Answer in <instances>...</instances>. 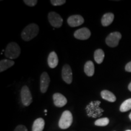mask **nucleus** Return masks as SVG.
<instances>
[{"label":"nucleus","mask_w":131,"mask_h":131,"mask_svg":"<svg viewBox=\"0 0 131 131\" xmlns=\"http://www.w3.org/2000/svg\"><path fill=\"white\" fill-rule=\"evenodd\" d=\"M39 32V27L37 24L32 23L27 26L21 33L22 39L25 41H29L37 37Z\"/></svg>","instance_id":"nucleus-1"},{"label":"nucleus","mask_w":131,"mask_h":131,"mask_svg":"<svg viewBox=\"0 0 131 131\" xmlns=\"http://www.w3.org/2000/svg\"><path fill=\"white\" fill-rule=\"evenodd\" d=\"M21 53V49L19 45L15 42H10L5 50V56L7 58L14 60L17 58Z\"/></svg>","instance_id":"nucleus-2"},{"label":"nucleus","mask_w":131,"mask_h":131,"mask_svg":"<svg viewBox=\"0 0 131 131\" xmlns=\"http://www.w3.org/2000/svg\"><path fill=\"white\" fill-rule=\"evenodd\" d=\"M73 122V116L72 113L69 111H65L62 114L59 120V127L62 129H66L71 126Z\"/></svg>","instance_id":"nucleus-3"},{"label":"nucleus","mask_w":131,"mask_h":131,"mask_svg":"<svg viewBox=\"0 0 131 131\" xmlns=\"http://www.w3.org/2000/svg\"><path fill=\"white\" fill-rule=\"evenodd\" d=\"M122 38V34L118 32L111 33L106 38V43L108 46L115 47L118 45L119 40Z\"/></svg>","instance_id":"nucleus-4"},{"label":"nucleus","mask_w":131,"mask_h":131,"mask_svg":"<svg viewBox=\"0 0 131 131\" xmlns=\"http://www.w3.org/2000/svg\"><path fill=\"white\" fill-rule=\"evenodd\" d=\"M21 98L23 104L25 106H29L32 102V96L30 90L27 86L22 88L21 91Z\"/></svg>","instance_id":"nucleus-5"},{"label":"nucleus","mask_w":131,"mask_h":131,"mask_svg":"<svg viewBox=\"0 0 131 131\" xmlns=\"http://www.w3.org/2000/svg\"><path fill=\"white\" fill-rule=\"evenodd\" d=\"M48 19L50 24L54 27L59 28L63 24V18L60 15L55 12H50L48 14Z\"/></svg>","instance_id":"nucleus-6"},{"label":"nucleus","mask_w":131,"mask_h":131,"mask_svg":"<svg viewBox=\"0 0 131 131\" xmlns=\"http://www.w3.org/2000/svg\"><path fill=\"white\" fill-rule=\"evenodd\" d=\"M61 76L63 80L67 84H71L72 82V71L68 64H66L62 69Z\"/></svg>","instance_id":"nucleus-7"},{"label":"nucleus","mask_w":131,"mask_h":131,"mask_svg":"<svg viewBox=\"0 0 131 131\" xmlns=\"http://www.w3.org/2000/svg\"><path fill=\"white\" fill-rule=\"evenodd\" d=\"M91 35V32L89 29L86 27L80 29L76 30L74 33V37L75 38L80 40H86L89 38Z\"/></svg>","instance_id":"nucleus-8"},{"label":"nucleus","mask_w":131,"mask_h":131,"mask_svg":"<svg viewBox=\"0 0 131 131\" xmlns=\"http://www.w3.org/2000/svg\"><path fill=\"white\" fill-rule=\"evenodd\" d=\"M84 18L83 17L79 15H75L69 16L68 19V23L69 26L72 27H77L81 26L84 23Z\"/></svg>","instance_id":"nucleus-9"},{"label":"nucleus","mask_w":131,"mask_h":131,"mask_svg":"<svg viewBox=\"0 0 131 131\" xmlns=\"http://www.w3.org/2000/svg\"><path fill=\"white\" fill-rule=\"evenodd\" d=\"M50 80L48 73L43 72L40 77V91L41 93H46L50 84Z\"/></svg>","instance_id":"nucleus-10"},{"label":"nucleus","mask_w":131,"mask_h":131,"mask_svg":"<svg viewBox=\"0 0 131 131\" xmlns=\"http://www.w3.org/2000/svg\"><path fill=\"white\" fill-rule=\"evenodd\" d=\"M53 103L55 106L58 107H62L67 104L68 100L63 95L60 93H55L53 95Z\"/></svg>","instance_id":"nucleus-11"},{"label":"nucleus","mask_w":131,"mask_h":131,"mask_svg":"<svg viewBox=\"0 0 131 131\" xmlns=\"http://www.w3.org/2000/svg\"><path fill=\"white\" fill-rule=\"evenodd\" d=\"M47 63L50 68L53 69L57 66L58 64V58L55 52H52L49 53L48 58H47Z\"/></svg>","instance_id":"nucleus-12"},{"label":"nucleus","mask_w":131,"mask_h":131,"mask_svg":"<svg viewBox=\"0 0 131 131\" xmlns=\"http://www.w3.org/2000/svg\"><path fill=\"white\" fill-rule=\"evenodd\" d=\"M45 122L41 118L36 119L32 126V131H42L45 128Z\"/></svg>","instance_id":"nucleus-13"},{"label":"nucleus","mask_w":131,"mask_h":131,"mask_svg":"<svg viewBox=\"0 0 131 131\" xmlns=\"http://www.w3.org/2000/svg\"><path fill=\"white\" fill-rule=\"evenodd\" d=\"M114 19V15L112 13H107L103 16L101 18V24L104 27H107L112 24Z\"/></svg>","instance_id":"nucleus-14"},{"label":"nucleus","mask_w":131,"mask_h":131,"mask_svg":"<svg viewBox=\"0 0 131 131\" xmlns=\"http://www.w3.org/2000/svg\"><path fill=\"white\" fill-rule=\"evenodd\" d=\"M84 72L88 77H92L95 72L94 64L92 61H87L84 65Z\"/></svg>","instance_id":"nucleus-15"},{"label":"nucleus","mask_w":131,"mask_h":131,"mask_svg":"<svg viewBox=\"0 0 131 131\" xmlns=\"http://www.w3.org/2000/svg\"><path fill=\"white\" fill-rule=\"evenodd\" d=\"M101 96L103 99L109 101V102L113 103L116 101V96H115V95L112 92L107 91V90H104V91H101Z\"/></svg>","instance_id":"nucleus-16"},{"label":"nucleus","mask_w":131,"mask_h":131,"mask_svg":"<svg viewBox=\"0 0 131 131\" xmlns=\"http://www.w3.org/2000/svg\"><path fill=\"white\" fill-rule=\"evenodd\" d=\"M14 61L10 60H3L0 61V72L4 71L14 65Z\"/></svg>","instance_id":"nucleus-17"},{"label":"nucleus","mask_w":131,"mask_h":131,"mask_svg":"<svg viewBox=\"0 0 131 131\" xmlns=\"http://www.w3.org/2000/svg\"><path fill=\"white\" fill-rule=\"evenodd\" d=\"M104 58V53L102 49H97L94 52V59L96 63L101 64Z\"/></svg>","instance_id":"nucleus-18"},{"label":"nucleus","mask_w":131,"mask_h":131,"mask_svg":"<svg viewBox=\"0 0 131 131\" xmlns=\"http://www.w3.org/2000/svg\"><path fill=\"white\" fill-rule=\"evenodd\" d=\"M131 109V98L126 100L122 103L119 107V111L122 112H127Z\"/></svg>","instance_id":"nucleus-19"},{"label":"nucleus","mask_w":131,"mask_h":131,"mask_svg":"<svg viewBox=\"0 0 131 131\" xmlns=\"http://www.w3.org/2000/svg\"><path fill=\"white\" fill-rule=\"evenodd\" d=\"M109 123V119L107 118H102L95 121V125L98 126H106Z\"/></svg>","instance_id":"nucleus-20"},{"label":"nucleus","mask_w":131,"mask_h":131,"mask_svg":"<svg viewBox=\"0 0 131 131\" xmlns=\"http://www.w3.org/2000/svg\"><path fill=\"white\" fill-rule=\"evenodd\" d=\"M66 1L65 0H51L50 3L52 5L55 6H61L64 4H65Z\"/></svg>","instance_id":"nucleus-21"},{"label":"nucleus","mask_w":131,"mask_h":131,"mask_svg":"<svg viewBox=\"0 0 131 131\" xmlns=\"http://www.w3.org/2000/svg\"><path fill=\"white\" fill-rule=\"evenodd\" d=\"M23 1L26 5L30 6V7L35 6L38 3V1H37V0H24Z\"/></svg>","instance_id":"nucleus-22"},{"label":"nucleus","mask_w":131,"mask_h":131,"mask_svg":"<svg viewBox=\"0 0 131 131\" xmlns=\"http://www.w3.org/2000/svg\"><path fill=\"white\" fill-rule=\"evenodd\" d=\"M14 131H28L26 127L24 125H19L16 127Z\"/></svg>","instance_id":"nucleus-23"},{"label":"nucleus","mask_w":131,"mask_h":131,"mask_svg":"<svg viewBox=\"0 0 131 131\" xmlns=\"http://www.w3.org/2000/svg\"><path fill=\"white\" fill-rule=\"evenodd\" d=\"M125 70L126 71L129 72H131V61L129 62L125 66Z\"/></svg>","instance_id":"nucleus-24"},{"label":"nucleus","mask_w":131,"mask_h":131,"mask_svg":"<svg viewBox=\"0 0 131 131\" xmlns=\"http://www.w3.org/2000/svg\"><path fill=\"white\" fill-rule=\"evenodd\" d=\"M128 89H129V91L131 92V82L130 83H129V84L128 85Z\"/></svg>","instance_id":"nucleus-25"},{"label":"nucleus","mask_w":131,"mask_h":131,"mask_svg":"<svg viewBox=\"0 0 131 131\" xmlns=\"http://www.w3.org/2000/svg\"><path fill=\"white\" fill-rule=\"evenodd\" d=\"M129 118H130V119L131 120V112L130 113V114H129Z\"/></svg>","instance_id":"nucleus-26"},{"label":"nucleus","mask_w":131,"mask_h":131,"mask_svg":"<svg viewBox=\"0 0 131 131\" xmlns=\"http://www.w3.org/2000/svg\"><path fill=\"white\" fill-rule=\"evenodd\" d=\"M126 131H131V130H126Z\"/></svg>","instance_id":"nucleus-27"}]
</instances>
